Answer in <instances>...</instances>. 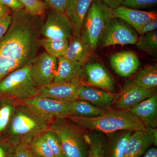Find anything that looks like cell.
Masks as SVG:
<instances>
[{
    "mask_svg": "<svg viewBox=\"0 0 157 157\" xmlns=\"http://www.w3.org/2000/svg\"><path fill=\"white\" fill-rule=\"evenodd\" d=\"M9 29L0 40V54L32 64L36 59L43 15L30 14L25 9L13 11Z\"/></svg>",
    "mask_w": 157,
    "mask_h": 157,
    "instance_id": "cell-1",
    "label": "cell"
},
{
    "mask_svg": "<svg viewBox=\"0 0 157 157\" xmlns=\"http://www.w3.org/2000/svg\"><path fill=\"white\" fill-rule=\"evenodd\" d=\"M72 122L87 131H97L104 134L123 130H144L146 127L139 119L128 110L110 109L94 117L69 116Z\"/></svg>",
    "mask_w": 157,
    "mask_h": 157,
    "instance_id": "cell-2",
    "label": "cell"
},
{
    "mask_svg": "<svg viewBox=\"0 0 157 157\" xmlns=\"http://www.w3.org/2000/svg\"><path fill=\"white\" fill-rule=\"evenodd\" d=\"M50 123L29 109L17 105L4 136L12 144L22 141L30 143L48 130Z\"/></svg>",
    "mask_w": 157,
    "mask_h": 157,
    "instance_id": "cell-3",
    "label": "cell"
},
{
    "mask_svg": "<svg viewBox=\"0 0 157 157\" xmlns=\"http://www.w3.org/2000/svg\"><path fill=\"white\" fill-rule=\"evenodd\" d=\"M112 9L100 0H94L85 17L81 32L82 39L93 53L101 45L109 23L113 18Z\"/></svg>",
    "mask_w": 157,
    "mask_h": 157,
    "instance_id": "cell-4",
    "label": "cell"
},
{
    "mask_svg": "<svg viewBox=\"0 0 157 157\" xmlns=\"http://www.w3.org/2000/svg\"><path fill=\"white\" fill-rule=\"evenodd\" d=\"M49 129L57 135L64 157H87L89 145L87 131L81 128L67 118L56 119L51 122Z\"/></svg>",
    "mask_w": 157,
    "mask_h": 157,
    "instance_id": "cell-5",
    "label": "cell"
},
{
    "mask_svg": "<svg viewBox=\"0 0 157 157\" xmlns=\"http://www.w3.org/2000/svg\"><path fill=\"white\" fill-rule=\"evenodd\" d=\"M31 65L14 70L0 80V97L24 100L37 95L38 87L31 75Z\"/></svg>",
    "mask_w": 157,
    "mask_h": 157,
    "instance_id": "cell-6",
    "label": "cell"
},
{
    "mask_svg": "<svg viewBox=\"0 0 157 157\" xmlns=\"http://www.w3.org/2000/svg\"><path fill=\"white\" fill-rule=\"evenodd\" d=\"M16 105L29 109L51 122L58 118L69 116L68 103L54 101L48 98L35 96L24 100H14Z\"/></svg>",
    "mask_w": 157,
    "mask_h": 157,
    "instance_id": "cell-7",
    "label": "cell"
},
{
    "mask_svg": "<svg viewBox=\"0 0 157 157\" xmlns=\"http://www.w3.org/2000/svg\"><path fill=\"white\" fill-rule=\"evenodd\" d=\"M138 34L126 22L113 17L104 33L101 45L103 47L115 45H135Z\"/></svg>",
    "mask_w": 157,
    "mask_h": 157,
    "instance_id": "cell-8",
    "label": "cell"
},
{
    "mask_svg": "<svg viewBox=\"0 0 157 157\" xmlns=\"http://www.w3.org/2000/svg\"><path fill=\"white\" fill-rule=\"evenodd\" d=\"M82 84L84 83L82 80L59 83L52 82L38 87L36 96L69 103L78 99V89Z\"/></svg>",
    "mask_w": 157,
    "mask_h": 157,
    "instance_id": "cell-9",
    "label": "cell"
},
{
    "mask_svg": "<svg viewBox=\"0 0 157 157\" xmlns=\"http://www.w3.org/2000/svg\"><path fill=\"white\" fill-rule=\"evenodd\" d=\"M41 34L48 39L70 40L73 35V25L66 13L51 10L42 25Z\"/></svg>",
    "mask_w": 157,
    "mask_h": 157,
    "instance_id": "cell-10",
    "label": "cell"
},
{
    "mask_svg": "<svg viewBox=\"0 0 157 157\" xmlns=\"http://www.w3.org/2000/svg\"><path fill=\"white\" fill-rule=\"evenodd\" d=\"M155 94L156 89L144 88L135 84L132 79L129 80L122 88L119 98L111 109L129 110Z\"/></svg>",
    "mask_w": 157,
    "mask_h": 157,
    "instance_id": "cell-11",
    "label": "cell"
},
{
    "mask_svg": "<svg viewBox=\"0 0 157 157\" xmlns=\"http://www.w3.org/2000/svg\"><path fill=\"white\" fill-rule=\"evenodd\" d=\"M58 69L57 58L44 52L31 65V74L37 87L53 82Z\"/></svg>",
    "mask_w": 157,
    "mask_h": 157,
    "instance_id": "cell-12",
    "label": "cell"
},
{
    "mask_svg": "<svg viewBox=\"0 0 157 157\" xmlns=\"http://www.w3.org/2000/svg\"><path fill=\"white\" fill-rule=\"evenodd\" d=\"M152 145H157L156 128L146 127L134 131L128 140L125 157H140Z\"/></svg>",
    "mask_w": 157,
    "mask_h": 157,
    "instance_id": "cell-13",
    "label": "cell"
},
{
    "mask_svg": "<svg viewBox=\"0 0 157 157\" xmlns=\"http://www.w3.org/2000/svg\"><path fill=\"white\" fill-rule=\"evenodd\" d=\"M119 97V94L109 92L87 84H82L78 91V99L85 100L104 110L111 109Z\"/></svg>",
    "mask_w": 157,
    "mask_h": 157,
    "instance_id": "cell-14",
    "label": "cell"
},
{
    "mask_svg": "<svg viewBox=\"0 0 157 157\" xmlns=\"http://www.w3.org/2000/svg\"><path fill=\"white\" fill-rule=\"evenodd\" d=\"M84 69L89 85L109 92H115L114 79L101 64L97 62H89L84 65Z\"/></svg>",
    "mask_w": 157,
    "mask_h": 157,
    "instance_id": "cell-15",
    "label": "cell"
},
{
    "mask_svg": "<svg viewBox=\"0 0 157 157\" xmlns=\"http://www.w3.org/2000/svg\"><path fill=\"white\" fill-rule=\"evenodd\" d=\"M112 13L113 17L126 22L139 35L142 27L146 23L151 20L157 19L155 11H141L122 6L115 9H112Z\"/></svg>",
    "mask_w": 157,
    "mask_h": 157,
    "instance_id": "cell-16",
    "label": "cell"
},
{
    "mask_svg": "<svg viewBox=\"0 0 157 157\" xmlns=\"http://www.w3.org/2000/svg\"><path fill=\"white\" fill-rule=\"evenodd\" d=\"M109 62L113 69L119 76L128 77L137 72L140 67V62L133 52L124 51L112 55Z\"/></svg>",
    "mask_w": 157,
    "mask_h": 157,
    "instance_id": "cell-17",
    "label": "cell"
},
{
    "mask_svg": "<svg viewBox=\"0 0 157 157\" xmlns=\"http://www.w3.org/2000/svg\"><path fill=\"white\" fill-rule=\"evenodd\" d=\"M58 69L53 82L82 80L85 76L83 64L60 57L57 58Z\"/></svg>",
    "mask_w": 157,
    "mask_h": 157,
    "instance_id": "cell-18",
    "label": "cell"
},
{
    "mask_svg": "<svg viewBox=\"0 0 157 157\" xmlns=\"http://www.w3.org/2000/svg\"><path fill=\"white\" fill-rule=\"evenodd\" d=\"M129 111L135 115L145 127L156 128L157 127V94L147 98Z\"/></svg>",
    "mask_w": 157,
    "mask_h": 157,
    "instance_id": "cell-19",
    "label": "cell"
},
{
    "mask_svg": "<svg viewBox=\"0 0 157 157\" xmlns=\"http://www.w3.org/2000/svg\"><path fill=\"white\" fill-rule=\"evenodd\" d=\"M132 131L123 130L105 134V157H125Z\"/></svg>",
    "mask_w": 157,
    "mask_h": 157,
    "instance_id": "cell-20",
    "label": "cell"
},
{
    "mask_svg": "<svg viewBox=\"0 0 157 157\" xmlns=\"http://www.w3.org/2000/svg\"><path fill=\"white\" fill-rule=\"evenodd\" d=\"M94 0H70L66 14L72 23L73 35H81L82 28L88 10Z\"/></svg>",
    "mask_w": 157,
    "mask_h": 157,
    "instance_id": "cell-21",
    "label": "cell"
},
{
    "mask_svg": "<svg viewBox=\"0 0 157 157\" xmlns=\"http://www.w3.org/2000/svg\"><path fill=\"white\" fill-rule=\"evenodd\" d=\"M93 53L90 48L82 39L81 36L73 35L63 57L85 65L89 62Z\"/></svg>",
    "mask_w": 157,
    "mask_h": 157,
    "instance_id": "cell-22",
    "label": "cell"
},
{
    "mask_svg": "<svg viewBox=\"0 0 157 157\" xmlns=\"http://www.w3.org/2000/svg\"><path fill=\"white\" fill-rule=\"evenodd\" d=\"M67 107L69 115L82 117H97L107 110L100 109L90 102L80 99L68 103Z\"/></svg>",
    "mask_w": 157,
    "mask_h": 157,
    "instance_id": "cell-23",
    "label": "cell"
},
{
    "mask_svg": "<svg viewBox=\"0 0 157 157\" xmlns=\"http://www.w3.org/2000/svg\"><path fill=\"white\" fill-rule=\"evenodd\" d=\"M86 138L89 145L87 157H105V135L97 131H87Z\"/></svg>",
    "mask_w": 157,
    "mask_h": 157,
    "instance_id": "cell-24",
    "label": "cell"
},
{
    "mask_svg": "<svg viewBox=\"0 0 157 157\" xmlns=\"http://www.w3.org/2000/svg\"><path fill=\"white\" fill-rule=\"evenodd\" d=\"M16 107L14 99L0 97V136H5Z\"/></svg>",
    "mask_w": 157,
    "mask_h": 157,
    "instance_id": "cell-25",
    "label": "cell"
},
{
    "mask_svg": "<svg viewBox=\"0 0 157 157\" xmlns=\"http://www.w3.org/2000/svg\"><path fill=\"white\" fill-rule=\"evenodd\" d=\"M138 86L147 89L157 87V64L144 68L132 79Z\"/></svg>",
    "mask_w": 157,
    "mask_h": 157,
    "instance_id": "cell-26",
    "label": "cell"
},
{
    "mask_svg": "<svg viewBox=\"0 0 157 157\" xmlns=\"http://www.w3.org/2000/svg\"><path fill=\"white\" fill-rule=\"evenodd\" d=\"M70 40L68 39H41L40 45H42L46 52L51 56L58 58L63 56L67 49Z\"/></svg>",
    "mask_w": 157,
    "mask_h": 157,
    "instance_id": "cell-27",
    "label": "cell"
},
{
    "mask_svg": "<svg viewBox=\"0 0 157 157\" xmlns=\"http://www.w3.org/2000/svg\"><path fill=\"white\" fill-rule=\"evenodd\" d=\"M135 45L140 50L157 57V30L140 35Z\"/></svg>",
    "mask_w": 157,
    "mask_h": 157,
    "instance_id": "cell-28",
    "label": "cell"
},
{
    "mask_svg": "<svg viewBox=\"0 0 157 157\" xmlns=\"http://www.w3.org/2000/svg\"><path fill=\"white\" fill-rule=\"evenodd\" d=\"M30 144L39 157H55L42 135L34 138Z\"/></svg>",
    "mask_w": 157,
    "mask_h": 157,
    "instance_id": "cell-29",
    "label": "cell"
},
{
    "mask_svg": "<svg viewBox=\"0 0 157 157\" xmlns=\"http://www.w3.org/2000/svg\"><path fill=\"white\" fill-rule=\"evenodd\" d=\"M27 65L21 62L11 59L0 54V80L14 70Z\"/></svg>",
    "mask_w": 157,
    "mask_h": 157,
    "instance_id": "cell-30",
    "label": "cell"
},
{
    "mask_svg": "<svg viewBox=\"0 0 157 157\" xmlns=\"http://www.w3.org/2000/svg\"><path fill=\"white\" fill-rule=\"evenodd\" d=\"M55 157H64L60 142L55 132L49 129L42 135Z\"/></svg>",
    "mask_w": 157,
    "mask_h": 157,
    "instance_id": "cell-31",
    "label": "cell"
},
{
    "mask_svg": "<svg viewBox=\"0 0 157 157\" xmlns=\"http://www.w3.org/2000/svg\"><path fill=\"white\" fill-rule=\"evenodd\" d=\"M23 4L25 9L30 14L36 16L43 15L47 6L41 0H19Z\"/></svg>",
    "mask_w": 157,
    "mask_h": 157,
    "instance_id": "cell-32",
    "label": "cell"
},
{
    "mask_svg": "<svg viewBox=\"0 0 157 157\" xmlns=\"http://www.w3.org/2000/svg\"><path fill=\"white\" fill-rule=\"evenodd\" d=\"M13 145L11 157H39L34 151L29 142L19 141Z\"/></svg>",
    "mask_w": 157,
    "mask_h": 157,
    "instance_id": "cell-33",
    "label": "cell"
},
{
    "mask_svg": "<svg viewBox=\"0 0 157 157\" xmlns=\"http://www.w3.org/2000/svg\"><path fill=\"white\" fill-rule=\"evenodd\" d=\"M157 5V0H125L122 4L131 9H150Z\"/></svg>",
    "mask_w": 157,
    "mask_h": 157,
    "instance_id": "cell-34",
    "label": "cell"
},
{
    "mask_svg": "<svg viewBox=\"0 0 157 157\" xmlns=\"http://www.w3.org/2000/svg\"><path fill=\"white\" fill-rule=\"evenodd\" d=\"M51 10L66 13V9L70 0H41Z\"/></svg>",
    "mask_w": 157,
    "mask_h": 157,
    "instance_id": "cell-35",
    "label": "cell"
},
{
    "mask_svg": "<svg viewBox=\"0 0 157 157\" xmlns=\"http://www.w3.org/2000/svg\"><path fill=\"white\" fill-rule=\"evenodd\" d=\"M13 145L5 136H0V157H11Z\"/></svg>",
    "mask_w": 157,
    "mask_h": 157,
    "instance_id": "cell-36",
    "label": "cell"
},
{
    "mask_svg": "<svg viewBox=\"0 0 157 157\" xmlns=\"http://www.w3.org/2000/svg\"><path fill=\"white\" fill-rule=\"evenodd\" d=\"M12 20L11 13L0 17V40L5 36L9 29Z\"/></svg>",
    "mask_w": 157,
    "mask_h": 157,
    "instance_id": "cell-37",
    "label": "cell"
},
{
    "mask_svg": "<svg viewBox=\"0 0 157 157\" xmlns=\"http://www.w3.org/2000/svg\"><path fill=\"white\" fill-rule=\"evenodd\" d=\"M0 2L13 11L25 9L23 4L19 0H0Z\"/></svg>",
    "mask_w": 157,
    "mask_h": 157,
    "instance_id": "cell-38",
    "label": "cell"
},
{
    "mask_svg": "<svg viewBox=\"0 0 157 157\" xmlns=\"http://www.w3.org/2000/svg\"><path fill=\"white\" fill-rule=\"evenodd\" d=\"M157 19L151 20L143 26L140 31V35H144L149 32L155 30L157 29Z\"/></svg>",
    "mask_w": 157,
    "mask_h": 157,
    "instance_id": "cell-39",
    "label": "cell"
},
{
    "mask_svg": "<svg viewBox=\"0 0 157 157\" xmlns=\"http://www.w3.org/2000/svg\"><path fill=\"white\" fill-rule=\"evenodd\" d=\"M102 2L106 4L111 9H115L121 6L122 3L125 0H100Z\"/></svg>",
    "mask_w": 157,
    "mask_h": 157,
    "instance_id": "cell-40",
    "label": "cell"
},
{
    "mask_svg": "<svg viewBox=\"0 0 157 157\" xmlns=\"http://www.w3.org/2000/svg\"><path fill=\"white\" fill-rule=\"evenodd\" d=\"M140 157H157V149L155 147H149Z\"/></svg>",
    "mask_w": 157,
    "mask_h": 157,
    "instance_id": "cell-41",
    "label": "cell"
},
{
    "mask_svg": "<svg viewBox=\"0 0 157 157\" xmlns=\"http://www.w3.org/2000/svg\"><path fill=\"white\" fill-rule=\"evenodd\" d=\"M10 13H11V9L0 2V17Z\"/></svg>",
    "mask_w": 157,
    "mask_h": 157,
    "instance_id": "cell-42",
    "label": "cell"
}]
</instances>
